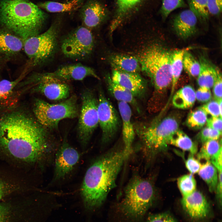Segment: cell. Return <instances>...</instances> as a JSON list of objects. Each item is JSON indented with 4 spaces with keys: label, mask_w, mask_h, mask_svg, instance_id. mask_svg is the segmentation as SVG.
Segmentation results:
<instances>
[{
    "label": "cell",
    "mask_w": 222,
    "mask_h": 222,
    "mask_svg": "<svg viewBox=\"0 0 222 222\" xmlns=\"http://www.w3.org/2000/svg\"><path fill=\"white\" fill-rule=\"evenodd\" d=\"M215 80L213 92L215 100L222 99V74L219 69L214 65Z\"/></svg>",
    "instance_id": "8d00e7d4"
},
{
    "label": "cell",
    "mask_w": 222,
    "mask_h": 222,
    "mask_svg": "<svg viewBox=\"0 0 222 222\" xmlns=\"http://www.w3.org/2000/svg\"><path fill=\"white\" fill-rule=\"evenodd\" d=\"M196 100L195 91L190 85L182 87L173 95V105L178 109H186L192 107Z\"/></svg>",
    "instance_id": "cb8c5ba5"
},
{
    "label": "cell",
    "mask_w": 222,
    "mask_h": 222,
    "mask_svg": "<svg viewBox=\"0 0 222 222\" xmlns=\"http://www.w3.org/2000/svg\"><path fill=\"white\" fill-rule=\"evenodd\" d=\"M80 15L83 26L90 29L97 27L106 18V8L96 0H89L80 9Z\"/></svg>",
    "instance_id": "ac0fdd59"
},
{
    "label": "cell",
    "mask_w": 222,
    "mask_h": 222,
    "mask_svg": "<svg viewBox=\"0 0 222 222\" xmlns=\"http://www.w3.org/2000/svg\"><path fill=\"white\" fill-rule=\"evenodd\" d=\"M183 68L189 76L192 77L198 76L200 69V64L192 54L187 51L183 58Z\"/></svg>",
    "instance_id": "836d02e7"
},
{
    "label": "cell",
    "mask_w": 222,
    "mask_h": 222,
    "mask_svg": "<svg viewBox=\"0 0 222 222\" xmlns=\"http://www.w3.org/2000/svg\"><path fill=\"white\" fill-rule=\"evenodd\" d=\"M207 6L209 14L219 15L222 12V0H207Z\"/></svg>",
    "instance_id": "b9f144b4"
},
{
    "label": "cell",
    "mask_w": 222,
    "mask_h": 222,
    "mask_svg": "<svg viewBox=\"0 0 222 222\" xmlns=\"http://www.w3.org/2000/svg\"><path fill=\"white\" fill-rule=\"evenodd\" d=\"M198 18L190 9L182 11L174 18L173 27L177 35L186 39L194 35L196 31Z\"/></svg>",
    "instance_id": "ffe728a7"
},
{
    "label": "cell",
    "mask_w": 222,
    "mask_h": 222,
    "mask_svg": "<svg viewBox=\"0 0 222 222\" xmlns=\"http://www.w3.org/2000/svg\"><path fill=\"white\" fill-rule=\"evenodd\" d=\"M195 94L196 99L201 102H207L212 97L210 89L206 87H199L195 91Z\"/></svg>",
    "instance_id": "ab89813d"
},
{
    "label": "cell",
    "mask_w": 222,
    "mask_h": 222,
    "mask_svg": "<svg viewBox=\"0 0 222 222\" xmlns=\"http://www.w3.org/2000/svg\"><path fill=\"white\" fill-rule=\"evenodd\" d=\"M206 123L207 126L222 132V118L211 117L207 118Z\"/></svg>",
    "instance_id": "7bdbcfd3"
},
{
    "label": "cell",
    "mask_w": 222,
    "mask_h": 222,
    "mask_svg": "<svg viewBox=\"0 0 222 222\" xmlns=\"http://www.w3.org/2000/svg\"><path fill=\"white\" fill-rule=\"evenodd\" d=\"M56 20L44 32L24 40L23 49L33 66L44 63L54 56L57 49L60 25Z\"/></svg>",
    "instance_id": "ba28073f"
},
{
    "label": "cell",
    "mask_w": 222,
    "mask_h": 222,
    "mask_svg": "<svg viewBox=\"0 0 222 222\" xmlns=\"http://www.w3.org/2000/svg\"><path fill=\"white\" fill-rule=\"evenodd\" d=\"M200 69L197 77V83L199 87L209 89L212 87L215 80L214 65L206 59L201 57L199 60Z\"/></svg>",
    "instance_id": "484cf974"
},
{
    "label": "cell",
    "mask_w": 222,
    "mask_h": 222,
    "mask_svg": "<svg viewBox=\"0 0 222 222\" xmlns=\"http://www.w3.org/2000/svg\"><path fill=\"white\" fill-rule=\"evenodd\" d=\"M155 197L152 183L146 179L134 176L125 188L120 209L126 217L133 219L140 218L151 206Z\"/></svg>",
    "instance_id": "8992f818"
},
{
    "label": "cell",
    "mask_w": 222,
    "mask_h": 222,
    "mask_svg": "<svg viewBox=\"0 0 222 222\" xmlns=\"http://www.w3.org/2000/svg\"><path fill=\"white\" fill-rule=\"evenodd\" d=\"M107 87L109 92L118 101H123L132 106L138 113L141 110L136 98L128 89L114 83L109 76L106 78Z\"/></svg>",
    "instance_id": "7402d4cb"
},
{
    "label": "cell",
    "mask_w": 222,
    "mask_h": 222,
    "mask_svg": "<svg viewBox=\"0 0 222 222\" xmlns=\"http://www.w3.org/2000/svg\"><path fill=\"white\" fill-rule=\"evenodd\" d=\"M185 163L186 168L192 174L198 173L202 165L199 160L191 154L186 161Z\"/></svg>",
    "instance_id": "60d3db41"
},
{
    "label": "cell",
    "mask_w": 222,
    "mask_h": 222,
    "mask_svg": "<svg viewBox=\"0 0 222 222\" xmlns=\"http://www.w3.org/2000/svg\"><path fill=\"white\" fill-rule=\"evenodd\" d=\"M94 41L89 29L83 26L69 32L63 39L61 45L62 51L67 57L82 60L89 57L93 51Z\"/></svg>",
    "instance_id": "30bf717a"
},
{
    "label": "cell",
    "mask_w": 222,
    "mask_h": 222,
    "mask_svg": "<svg viewBox=\"0 0 222 222\" xmlns=\"http://www.w3.org/2000/svg\"><path fill=\"white\" fill-rule=\"evenodd\" d=\"M207 115L198 107L188 114L185 121L187 126L193 130L202 128L206 123Z\"/></svg>",
    "instance_id": "4dcf8cb0"
},
{
    "label": "cell",
    "mask_w": 222,
    "mask_h": 222,
    "mask_svg": "<svg viewBox=\"0 0 222 222\" xmlns=\"http://www.w3.org/2000/svg\"><path fill=\"white\" fill-rule=\"evenodd\" d=\"M109 60L113 69L118 71L138 73L141 70L138 58L132 56L113 54L110 56Z\"/></svg>",
    "instance_id": "44dd1931"
},
{
    "label": "cell",
    "mask_w": 222,
    "mask_h": 222,
    "mask_svg": "<svg viewBox=\"0 0 222 222\" xmlns=\"http://www.w3.org/2000/svg\"><path fill=\"white\" fill-rule=\"evenodd\" d=\"M21 78L10 81L6 79L0 80V105H6L13 98L14 89Z\"/></svg>",
    "instance_id": "f546056e"
},
{
    "label": "cell",
    "mask_w": 222,
    "mask_h": 222,
    "mask_svg": "<svg viewBox=\"0 0 222 222\" xmlns=\"http://www.w3.org/2000/svg\"><path fill=\"white\" fill-rule=\"evenodd\" d=\"M46 73L66 82L72 80H82L89 76L100 79L93 69L79 63L64 65L53 72Z\"/></svg>",
    "instance_id": "e0dca14e"
},
{
    "label": "cell",
    "mask_w": 222,
    "mask_h": 222,
    "mask_svg": "<svg viewBox=\"0 0 222 222\" xmlns=\"http://www.w3.org/2000/svg\"><path fill=\"white\" fill-rule=\"evenodd\" d=\"M182 207L191 218L201 219L207 217L210 212L209 205L204 196L196 190L181 200Z\"/></svg>",
    "instance_id": "9a60e30c"
},
{
    "label": "cell",
    "mask_w": 222,
    "mask_h": 222,
    "mask_svg": "<svg viewBox=\"0 0 222 222\" xmlns=\"http://www.w3.org/2000/svg\"><path fill=\"white\" fill-rule=\"evenodd\" d=\"M170 144L175 146L194 155L197 153V146L184 132L179 129L172 137Z\"/></svg>",
    "instance_id": "83f0119b"
},
{
    "label": "cell",
    "mask_w": 222,
    "mask_h": 222,
    "mask_svg": "<svg viewBox=\"0 0 222 222\" xmlns=\"http://www.w3.org/2000/svg\"><path fill=\"white\" fill-rule=\"evenodd\" d=\"M28 81L33 87L32 91L41 93L50 100H63L69 97L70 88L66 82L46 73L32 75Z\"/></svg>",
    "instance_id": "8fae6325"
},
{
    "label": "cell",
    "mask_w": 222,
    "mask_h": 222,
    "mask_svg": "<svg viewBox=\"0 0 222 222\" xmlns=\"http://www.w3.org/2000/svg\"><path fill=\"white\" fill-rule=\"evenodd\" d=\"M178 116L171 115L161 119L156 118L149 123L134 125L145 154H150L165 149L170 144L175 133L179 129Z\"/></svg>",
    "instance_id": "5b68a950"
},
{
    "label": "cell",
    "mask_w": 222,
    "mask_h": 222,
    "mask_svg": "<svg viewBox=\"0 0 222 222\" xmlns=\"http://www.w3.org/2000/svg\"><path fill=\"white\" fill-rule=\"evenodd\" d=\"M98 99V123L101 130V142L106 144L116 135L120 127V121L116 110L101 89L99 91Z\"/></svg>",
    "instance_id": "7c38bea8"
},
{
    "label": "cell",
    "mask_w": 222,
    "mask_h": 222,
    "mask_svg": "<svg viewBox=\"0 0 222 222\" xmlns=\"http://www.w3.org/2000/svg\"><path fill=\"white\" fill-rule=\"evenodd\" d=\"M118 108L122 123L123 150L127 159L132 151V145L135 133L131 121L132 111L130 105L123 101H118Z\"/></svg>",
    "instance_id": "d6986e66"
},
{
    "label": "cell",
    "mask_w": 222,
    "mask_h": 222,
    "mask_svg": "<svg viewBox=\"0 0 222 222\" xmlns=\"http://www.w3.org/2000/svg\"><path fill=\"white\" fill-rule=\"evenodd\" d=\"M173 52L158 44L146 48L137 58L141 70L150 79L154 88L148 105L160 107L162 98L171 85V63Z\"/></svg>",
    "instance_id": "277c9868"
},
{
    "label": "cell",
    "mask_w": 222,
    "mask_h": 222,
    "mask_svg": "<svg viewBox=\"0 0 222 222\" xmlns=\"http://www.w3.org/2000/svg\"><path fill=\"white\" fill-rule=\"evenodd\" d=\"M114 83L129 90L136 98H141L147 90L146 80L138 73L125 72L113 69L111 76Z\"/></svg>",
    "instance_id": "5bb4252c"
},
{
    "label": "cell",
    "mask_w": 222,
    "mask_h": 222,
    "mask_svg": "<svg viewBox=\"0 0 222 222\" xmlns=\"http://www.w3.org/2000/svg\"><path fill=\"white\" fill-rule=\"evenodd\" d=\"M216 168L209 161L202 164L198 172L200 177L207 183L210 191H216L217 184L218 173Z\"/></svg>",
    "instance_id": "4316f807"
},
{
    "label": "cell",
    "mask_w": 222,
    "mask_h": 222,
    "mask_svg": "<svg viewBox=\"0 0 222 222\" xmlns=\"http://www.w3.org/2000/svg\"><path fill=\"white\" fill-rule=\"evenodd\" d=\"M189 49L185 48L173 51L171 63V92L168 102L174 94L175 89L183 69V58L185 52Z\"/></svg>",
    "instance_id": "d4e9b609"
},
{
    "label": "cell",
    "mask_w": 222,
    "mask_h": 222,
    "mask_svg": "<svg viewBox=\"0 0 222 222\" xmlns=\"http://www.w3.org/2000/svg\"><path fill=\"white\" fill-rule=\"evenodd\" d=\"M199 108L202 110L207 115H210L211 117L222 118V114L219 109V103L216 100L209 101Z\"/></svg>",
    "instance_id": "74e56055"
},
{
    "label": "cell",
    "mask_w": 222,
    "mask_h": 222,
    "mask_svg": "<svg viewBox=\"0 0 222 222\" xmlns=\"http://www.w3.org/2000/svg\"><path fill=\"white\" fill-rule=\"evenodd\" d=\"M146 222H178L175 218L168 212L153 214L150 216Z\"/></svg>",
    "instance_id": "f35d334b"
},
{
    "label": "cell",
    "mask_w": 222,
    "mask_h": 222,
    "mask_svg": "<svg viewBox=\"0 0 222 222\" xmlns=\"http://www.w3.org/2000/svg\"><path fill=\"white\" fill-rule=\"evenodd\" d=\"M177 183L183 197L189 195L196 190V180L192 174L180 177L178 179Z\"/></svg>",
    "instance_id": "d6a6232c"
},
{
    "label": "cell",
    "mask_w": 222,
    "mask_h": 222,
    "mask_svg": "<svg viewBox=\"0 0 222 222\" xmlns=\"http://www.w3.org/2000/svg\"><path fill=\"white\" fill-rule=\"evenodd\" d=\"M221 132L207 126L202 129L197 136L198 140L203 143L209 140H218L221 135Z\"/></svg>",
    "instance_id": "d590c367"
},
{
    "label": "cell",
    "mask_w": 222,
    "mask_h": 222,
    "mask_svg": "<svg viewBox=\"0 0 222 222\" xmlns=\"http://www.w3.org/2000/svg\"><path fill=\"white\" fill-rule=\"evenodd\" d=\"M8 209L3 205L0 204V222H6Z\"/></svg>",
    "instance_id": "bcb514c9"
},
{
    "label": "cell",
    "mask_w": 222,
    "mask_h": 222,
    "mask_svg": "<svg viewBox=\"0 0 222 222\" xmlns=\"http://www.w3.org/2000/svg\"><path fill=\"white\" fill-rule=\"evenodd\" d=\"M190 9L195 14L198 19L203 21L208 19L207 0H187Z\"/></svg>",
    "instance_id": "1f68e13d"
},
{
    "label": "cell",
    "mask_w": 222,
    "mask_h": 222,
    "mask_svg": "<svg viewBox=\"0 0 222 222\" xmlns=\"http://www.w3.org/2000/svg\"><path fill=\"white\" fill-rule=\"evenodd\" d=\"M23 0V1H29V0Z\"/></svg>",
    "instance_id": "681fc988"
},
{
    "label": "cell",
    "mask_w": 222,
    "mask_h": 222,
    "mask_svg": "<svg viewBox=\"0 0 222 222\" xmlns=\"http://www.w3.org/2000/svg\"><path fill=\"white\" fill-rule=\"evenodd\" d=\"M127 160L123 149L111 150L95 161L87 170L80 193L85 208L92 210L100 207L116 186V180Z\"/></svg>",
    "instance_id": "7a4b0ae2"
},
{
    "label": "cell",
    "mask_w": 222,
    "mask_h": 222,
    "mask_svg": "<svg viewBox=\"0 0 222 222\" xmlns=\"http://www.w3.org/2000/svg\"><path fill=\"white\" fill-rule=\"evenodd\" d=\"M186 6L183 0H162L160 12L162 17L165 19L172 11Z\"/></svg>",
    "instance_id": "e575fe53"
},
{
    "label": "cell",
    "mask_w": 222,
    "mask_h": 222,
    "mask_svg": "<svg viewBox=\"0 0 222 222\" xmlns=\"http://www.w3.org/2000/svg\"><path fill=\"white\" fill-rule=\"evenodd\" d=\"M33 109L37 121L48 130L56 129L61 120L74 118L78 114L77 98L75 95L56 104H51L37 99L34 103Z\"/></svg>",
    "instance_id": "52a82bcc"
},
{
    "label": "cell",
    "mask_w": 222,
    "mask_h": 222,
    "mask_svg": "<svg viewBox=\"0 0 222 222\" xmlns=\"http://www.w3.org/2000/svg\"><path fill=\"white\" fill-rule=\"evenodd\" d=\"M5 192V187L3 183L0 181V199L2 197Z\"/></svg>",
    "instance_id": "7dc6e473"
},
{
    "label": "cell",
    "mask_w": 222,
    "mask_h": 222,
    "mask_svg": "<svg viewBox=\"0 0 222 222\" xmlns=\"http://www.w3.org/2000/svg\"><path fill=\"white\" fill-rule=\"evenodd\" d=\"M222 151L210 161L216 168L218 171L222 170Z\"/></svg>",
    "instance_id": "ee69618b"
},
{
    "label": "cell",
    "mask_w": 222,
    "mask_h": 222,
    "mask_svg": "<svg viewBox=\"0 0 222 222\" xmlns=\"http://www.w3.org/2000/svg\"><path fill=\"white\" fill-rule=\"evenodd\" d=\"M81 97L82 103L78 124L77 134L79 142L84 147L87 146L99 125L98 99L94 92L89 89L84 90Z\"/></svg>",
    "instance_id": "9c48e42d"
},
{
    "label": "cell",
    "mask_w": 222,
    "mask_h": 222,
    "mask_svg": "<svg viewBox=\"0 0 222 222\" xmlns=\"http://www.w3.org/2000/svg\"><path fill=\"white\" fill-rule=\"evenodd\" d=\"M141 0H132L134 5L139 2Z\"/></svg>",
    "instance_id": "c3c4849f"
},
{
    "label": "cell",
    "mask_w": 222,
    "mask_h": 222,
    "mask_svg": "<svg viewBox=\"0 0 222 222\" xmlns=\"http://www.w3.org/2000/svg\"><path fill=\"white\" fill-rule=\"evenodd\" d=\"M221 140H211L203 143L198 153L197 157L199 160L210 161L222 150Z\"/></svg>",
    "instance_id": "f1b7e54d"
},
{
    "label": "cell",
    "mask_w": 222,
    "mask_h": 222,
    "mask_svg": "<svg viewBox=\"0 0 222 222\" xmlns=\"http://www.w3.org/2000/svg\"><path fill=\"white\" fill-rule=\"evenodd\" d=\"M84 0H69L64 2L47 1L37 5L42 9L51 13L72 12L81 7Z\"/></svg>",
    "instance_id": "603a6c76"
},
{
    "label": "cell",
    "mask_w": 222,
    "mask_h": 222,
    "mask_svg": "<svg viewBox=\"0 0 222 222\" xmlns=\"http://www.w3.org/2000/svg\"><path fill=\"white\" fill-rule=\"evenodd\" d=\"M218 181L216 191L217 198L221 205L222 198V170L218 171Z\"/></svg>",
    "instance_id": "f6af8a7d"
},
{
    "label": "cell",
    "mask_w": 222,
    "mask_h": 222,
    "mask_svg": "<svg viewBox=\"0 0 222 222\" xmlns=\"http://www.w3.org/2000/svg\"><path fill=\"white\" fill-rule=\"evenodd\" d=\"M24 39L8 30L0 28V64L7 62L23 49Z\"/></svg>",
    "instance_id": "2e32d148"
},
{
    "label": "cell",
    "mask_w": 222,
    "mask_h": 222,
    "mask_svg": "<svg viewBox=\"0 0 222 222\" xmlns=\"http://www.w3.org/2000/svg\"><path fill=\"white\" fill-rule=\"evenodd\" d=\"M80 154L65 140L57 151L54 172L55 180L61 179L73 169L78 162Z\"/></svg>",
    "instance_id": "4fadbf2b"
},
{
    "label": "cell",
    "mask_w": 222,
    "mask_h": 222,
    "mask_svg": "<svg viewBox=\"0 0 222 222\" xmlns=\"http://www.w3.org/2000/svg\"><path fill=\"white\" fill-rule=\"evenodd\" d=\"M47 17L29 1L0 0V24L24 40L40 33Z\"/></svg>",
    "instance_id": "3957f363"
},
{
    "label": "cell",
    "mask_w": 222,
    "mask_h": 222,
    "mask_svg": "<svg viewBox=\"0 0 222 222\" xmlns=\"http://www.w3.org/2000/svg\"><path fill=\"white\" fill-rule=\"evenodd\" d=\"M48 130L24 111L8 112L0 116V147L16 158L37 162L52 148Z\"/></svg>",
    "instance_id": "6da1fadb"
}]
</instances>
